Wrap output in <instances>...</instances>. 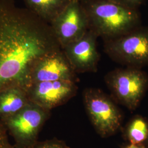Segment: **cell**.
Instances as JSON below:
<instances>
[{
    "label": "cell",
    "mask_w": 148,
    "mask_h": 148,
    "mask_svg": "<svg viewBox=\"0 0 148 148\" xmlns=\"http://www.w3.org/2000/svg\"><path fill=\"white\" fill-rule=\"evenodd\" d=\"M61 49L48 23L13 0H0V92L27 90L37 62Z\"/></svg>",
    "instance_id": "obj_1"
},
{
    "label": "cell",
    "mask_w": 148,
    "mask_h": 148,
    "mask_svg": "<svg viewBox=\"0 0 148 148\" xmlns=\"http://www.w3.org/2000/svg\"><path fill=\"white\" fill-rule=\"evenodd\" d=\"M90 29L105 40L120 36L140 27L141 18L136 8L112 0H86Z\"/></svg>",
    "instance_id": "obj_2"
},
{
    "label": "cell",
    "mask_w": 148,
    "mask_h": 148,
    "mask_svg": "<svg viewBox=\"0 0 148 148\" xmlns=\"http://www.w3.org/2000/svg\"><path fill=\"white\" fill-rule=\"evenodd\" d=\"M106 53L127 67L148 66V27H138L120 36L105 40Z\"/></svg>",
    "instance_id": "obj_3"
},
{
    "label": "cell",
    "mask_w": 148,
    "mask_h": 148,
    "mask_svg": "<svg viewBox=\"0 0 148 148\" xmlns=\"http://www.w3.org/2000/svg\"><path fill=\"white\" fill-rule=\"evenodd\" d=\"M105 80L115 99L131 111L137 108L148 89V75L141 69H115Z\"/></svg>",
    "instance_id": "obj_4"
},
{
    "label": "cell",
    "mask_w": 148,
    "mask_h": 148,
    "mask_svg": "<svg viewBox=\"0 0 148 148\" xmlns=\"http://www.w3.org/2000/svg\"><path fill=\"white\" fill-rule=\"evenodd\" d=\"M50 115L51 111L30 101L15 115L1 121L13 138L16 148H32Z\"/></svg>",
    "instance_id": "obj_5"
},
{
    "label": "cell",
    "mask_w": 148,
    "mask_h": 148,
    "mask_svg": "<svg viewBox=\"0 0 148 148\" xmlns=\"http://www.w3.org/2000/svg\"><path fill=\"white\" fill-rule=\"evenodd\" d=\"M84 101L92 124L101 137H110L121 127V112L104 93L95 89H87L84 93Z\"/></svg>",
    "instance_id": "obj_6"
},
{
    "label": "cell",
    "mask_w": 148,
    "mask_h": 148,
    "mask_svg": "<svg viewBox=\"0 0 148 148\" xmlns=\"http://www.w3.org/2000/svg\"><path fill=\"white\" fill-rule=\"evenodd\" d=\"M49 25L62 49L90 29L88 16L80 0H72Z\"/></svg>",
    "instance_id": "obj_7"
},
{
    "label": "cell",
    "mask_w": 148,
    "mask_h": 148,
    "mask_svg": "<svg viewBox=\"0 0 148 148\" xmlns=\"http://www.w3.org/2000/svg\"><path fill=\"white\" fill-rule=\"evenodd\" d=\"M75 81L57 80L32 84L27 90L30 101L51 111L62 106L76 95Z\"/></svg>",
    "instance_id": "obj_8"
},
{
    "label": "cell",
    "mask_w": 148,
    "mask_h": 148,
    "mask_svg": "<svg viewBox=\"0 0 148 148\" xmlns=\"http://www.w3.org/2000/svg\"><path fill=\"white\" fill-rule=\"evenodd\" d=\"M95 32L89 29L83 37L63 49L75 73L95 72L97 70L99 55L97 48Z\"/></svg>",
    "instance_id": "obj_9"
},
{
    "label": "cell",
    "mask_w": 148,
    "mask_h": 148,
    "mask_svg": "<svg viewBox=\"0 0 148 148\" xmlns=\"http://www.w3.org/2000/svg\"><path fill=\"white\" fill-rule=\"evenodd\" d=\"M75 72L63 49H61L48 54L37 62L32 71L30 86L33 84L45 81H75Z\"/></svg>",
    "instance_id": "obj_10"
},
{
    "label": "cell",
    "mask_w": 148,
    "mask_h": 148,
    "mask_svg": "<svg viewBox=\"0 0 148 148\" xmlns=\"http://www.w3.org/2000/svg\"><path fill=\"white\" fill-rule=\"evenodd\" d=\"M27 90L12 87L0 92V120L15 115L29 103Z\"/></svg>",
    "instance_id": "obj_11"
},
{
    "label": "cell",
    "mask_w": 148,
    "mask_h": 148,
    "mask_svg": "<svg viewBox=\"0 0 148 148\" xmlns=\"http://www.w3.org/2000/svg\"><path fill=\"white\" fill-rule=\"evenodd\" d=\"M72 0H24L27 8L49 24Z\"/></svg>",
    "instance_id": "obj_12"
},
{
    "label": "cell",
    "mask_w": 148,
    "mask_h": 148,
    "mask_svg": "<svg viewBox=\"0 0 148 148\" xmlns=\"http://www.w3.org/2000/svg\"><path fill=\"white\" fill-rule=\"evenodd\" d=\"M127 143L143 145L148 148V120L136 115L128 121L123 130Z\"/></svg>",
    "instance_id": "obj_13"
},
{
    "label": "cell",
    "mask_w": 148,
    "mask_h": 148,
    "mask_svg": "<svg viewBox=\"0 0 148 148\" xmlns=\"http://www.w3.org/2000/svg\"><path fill=\"white\" fill-rule=\"evenodd\" d=\"M32 148H70L63 140L54 138L38 142Z\"/></svg>",
    "instance_id": "obj_14"
},
{
    "label": "cell",
    "mask_w": 148,
    "mask_h": 148,
    "mask_svg": "<svg viewBox=\"0 0 148 148\" xmlns=\"http://www.w3.org/2000/svg\"><path fill=\"white\" fill-rule=\"evenodd\" d=\"M0 148H16L10 142L7 130L4 124L0 120Z\"/></svg>",
    "instance_id": "obj_15"
},
{
    "label": "cell",
    "mask_w": 148,
    "mask_h": 148,
    "mask_svg": "<svg viewBox=\"0 0 148 148\" xmlns=\"http://www.w3.org/2000/svg\"><path fill=\"white\" fill-rule=\"evenodd\" d=\"M122 5L130 8L137 9L138 6L142 5L145 0H112Z\"/></svg>",
    "instance_id": "obj_16"
},
{
    "label": "cell",
    "mask_w": 148,
    "mask_h": 148,
    "mask_svg": "<svg viewBox=\"0 0 148 148\" xmlns=\"http://www.w3.org/2000/svg\"><path fill=\"white\" fill-rule=\"evenodd\" d=\"M120 148H148L143 145L134 144L132 143H127L123 145Z\"/></svg>",
    "instance_id": "obj_17"
},
{
    "label": "cell",
    "mask_w": 148,
    "mask_h": 148,
    "mask_svg": "<svg viewBox=\"0 0 148 148\" xmlns=\"http://www.w3.org/2000/svg\"><path fill=\"white\" fill-rule=\"evenodd\" d=\"M85 1H86V0H85Z\"/></svg>",
    "instance_id": "obj_18"
}]
</instances>
